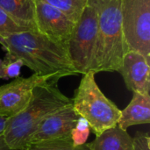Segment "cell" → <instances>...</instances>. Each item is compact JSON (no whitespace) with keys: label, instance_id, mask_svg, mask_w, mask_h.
<instances>
[{"label":"cell","instance_id":"1","mask_svg":"<svg viewBox=\"0 0 150 150\" xmlns=\"http://www.w3.org/2000/svg\"><path fill=\"white\" fill-rule=\"evenodd\" d=\"M0 45L7 54L21 60L33 74L58 81L76 76L69 56L67 46L40 33L37 30L0 35Z\"/></svg>","mask_w":150,"mask_h":150},{"label":"cell","instance_id":"2","mask_svg":"<svg viewBox=\"0 0 150 150\" xmlns=\"http://www.w3.org/2000/svg\"><path fill=\"white\" fill-rule=\"evenodd\" d=\"M72 104L57 87V83L46 82L33 92L27 106L15 116L6 119L3 136L12 150H22L40 125L52 113Z\"/></svg>","mask_w":150,"mask_h":150},{"label":"cell","instance_id":"3","mask_svg":"<svg viewBox=\"0 0 150 150\" xmlns=\"http://www.w3.org/2000/svg\"><path fill=\"white\" fill-rule=\"evenodd\" d=\"M98 14V39L92 72L119 71L127 51L121 17V0H89Z\"/></svg>","mask_w":150,"mask_h":150},{"label":"cell","instance_id":"4","mask_svg":"<svg viewBox=\"0 0 150 150\" xmlns=\"http://www.w3.org/2000/svg\"><path fill=\"white\" fill-rule=\"evenodd\" d=\"M95 75L92 71L83 75L72 98V106L79 117L87 120L91 131L98 136L117 126L120 110L100 90Z\"/></svg>","mask_w":150,"mask_h":150},{"label":"cell","instance_id":"5","mask_svg":"<svg viewBox=\"0 0 150 150\" xmlns=\"http://www.w3.org/2000/svg\"><path fill=\"white\" fill-rule=\"evenodd\" d=\"M98 39V14L88 2L67 43L71 62L79 74L92 71Z\"/></svg>","mask_w":150,"mask_h":150},{"label":"cell","instance_id":"6","mask_svg":"<svg viewBox=\"0 0 150 150\" xmlns=\"http://www.w3.org/2000/svg\"><path fill=\"white\" fill-rule=\"evenodd\" d=\"M121 17L127 50L150 62V0H121Z\"/></svg>","mask_w":150,"mask_h":150},{"label":"cell","instance_id":"7","mask_svg":"<svg viewBox=\"0 0 150 150\" xmlns=\"http://www.w3.org/2000/svg\"><path fill=\"white\" fill-rule=\"evenodd\" d=\"M48 81L53 80L49 76L33 74L29 77L18 76L9 83L1 85L0 117L7 119L22 112L29 104L33 90Z\"/></svg>","mask_w":150,"mask_h":150},{"label":"cell","instance_id":"8","mask_svg":"<svg viewBox=\"0 0 150 150\" xmlns=\"http://www.w3.org/2000/svg\"><path fill=\"white\" fill-rule=\"evenodd\" d=\"M34 22L37 32L66 46L76 26L64 13L41 0H34Z\"/></svg>","mask_w":150,"mask_h":150},{"label":"cell","instance_id":"9","mask_svg":"<svg viewBox=\"0 0 150 150\" xmlns=\"http://www.w3.org/2000/svg\"><path fill=\"white\" fill-rule=\"evenodd\" d=\"M78 118L72 104L56 111L40 125L30 137L27 145L70 137Z\"/></svg>","mask_w":150,"mask_h":150},{"label":"cell","instance_id":"10","mask_svg":"<svg viewBox=\"0 0 150 150\" xmlns=\"http://www.w3.org/2000/svg\"><path fill=\"white\" fill-rule=\"evenodd\" d=\"M150 62L142 54L127 50L118 72L122 76L127 88L134 93L149 94Z\"/></svg>","mask_w":150,"mask_h":150},{"label":"cell","instance_id":"11","mask_svg":"<svg viewBox=\"0 0 150 150\" xmlns=\"http://www.w3.org/2000/svg\"><path fill=\"white\" fill-rule=\"evenodd\" d=\"M150 122V95L134 93L127 106L120 111L117 126L126 130L132 126L149 124Z\"/></svg>","mask_w":150,"mask_h":150},{"label":"cell","instance_id":"12","mask_svg":"<svg viewBox=\"0 0 150 150\" xmlns=\"http://www.w3.org/2000/svg\"><path fill=\"white\" fill-rule=\"evenodd\" d=\"M87 147L90 150H133V138L126 130L116 126L96 136Z\"/></svg>","mask_w":150,"mask_h":150},{"label":"cell","instance_id":"13","mask_svg":"<svg viewBox=\"0 0 150 150\" xmlns=\"http://www.w3.org/2000/svg\"><path fill=\"white\" fill-rule=\"evenodd\" d=\"M0 8L21 25L36 30L34 0H0Z\"/></svg>","mask_w":150,"mask_h":150},{"label":"cell","instance_id":"14","mask_svg":"<svg viewBox=\"0 0 150 150\" xmlns=\"http://www.w3.org/2000/svg\"><path fill=\"white\" fill-rule=\"evenodd\" d=\"M64 13L70 20L76 24L89 0H41Z\"/></svg>","mask_w":150,"mask_h":150},{"label":"cell","instance_id":"15","mask_svg":"<svg viewBox=\"0 0 150 150\" xmlns=\"http://www.w3.org/2000/svg\"><path fill=\"white\" fill-rule=\"evenodd\" d=\"M22 150H90L87 144L75 146L70 137L27 145Z\"/></svg>","mask_w":150,"mask_h":150},{"label":"cell","instance_id":"16","mask_svg":"<svg viewBox=\"0 0 150 150\" xmlns=\"http://www.w3.org/2000/svg\"><path fill=\"white\" fill-rule=\"evenodd\" d=\"M23 62L21 60L6 53L4 59H0V79L9 80L19 76Z\"/></svg>","mask_w":150,"mask_h":150},{"label":"cell","instance_id":"17","mask_svg":"<svg viewBox=\"0 0 150 150\" xmlns=\"http://www.w3.org/2000/svg\"><path fill=\"white\" fill-rule=\"evenodd\" d=\"M29 30H35L21 25L2 8H0V35H8L22 33Z\"/></svg>","mask_w":150,"mask_h":150},{"label":"cell","instance_id":"18","mask_svg":"<svg viewBox=\"0 0 150 150\" xmlns=\"http://www.w3.org/2000/svg\"><path fill=\"white\" fill-rule=\"evenodd\" d=\"M150 136L149 133H136L133 138V150H150Z\"/></svg>","mask_w":150,"mask_h":150},{"label":"cell","instance_id":"19","mask_svg":"<svg viewBox=\"0 0 150 150\" xmlns=\"http://www.w3.org/2000/svg\"><path fill=\"white\" fill-rule=\"evenodd\" d=\"M91 133V128L79 130L74 127L70 133V138L75 146H83L86 144L88 137Z\"/></svg>","mask_w":150,"mask_h":150},{"label":"cell","instance_id":"20","mask_svg":"<svg viewBox=\"0 0 150 150\" xmlns=\"http://www.w3.org/2000/svg\"><path fill=\"white\" fill-rule=\"evenodd\" d=\"M0 150H12L7 146L5 141H4V138L3 136V134H0Z\"/></svg>","mask_w":150,"mask_h":150},{"label":"cell","instance_id":"21","mask_svg":"<svg viewBox=\"0 0 150 150\" xmlns=\"http://www.w3.org/2000/svg\"><path fill=\"white\" fill-rule=\"evenodd\" d=\"M5 122H6V118L0 117V134H3V132H4V126H5Z\"/></svg>","mask_w":150,"mask_h":150}]
</instances>
